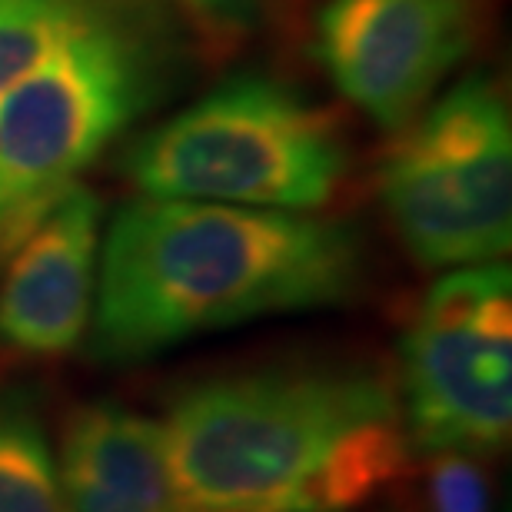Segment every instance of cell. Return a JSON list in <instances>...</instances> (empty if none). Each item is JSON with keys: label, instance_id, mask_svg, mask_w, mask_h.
Returning <instances> with one entry per match:
<instances>
[{"label": "cell", "instance_id": "cell-12", "mask_svg": "<svg viewBox=\"0 0 512 512\" xmlns=\"http://www.w3.org/2000/svg\"><path fill=\"white\" fill-rule=\"evenodd\" d=\"M426 493L429 512H489V483L473 456L436 453Z\"/></svg>", "mask_w": 512, "mask_h": 512}, {"label": "cell", "instance_id": "cell-8", "mask_svg": "<svg viewBox=\"0 0 512 512\" xmlns=\"http://www.w3.org/2000/svg\"><path fill=\"white\" fill-rule=\"evenodd\" d=\"M104 203L74 183L7 256L0 273V346L30 360L74 353L94 320Z\"/></svg>", "mask_w": 512, "mask_h": 512}, {"label": "cell", "instance_id": "cell-4", "mask_svg": "<svg viewBox=\"0 0 512 512\" xmlns=\"http://www.w3.org/2000/svg\"><path fill=\"white\" fill-rule=\"evenodd\" d=\"M124 173L143 197L310 213L343 187L350 137L300 87L237 74L133 140Z\"/></svg>", "mask_w": 512, "mask_h": 512}, {"label": "cell", "instance_id": "cell-13", "mask_svg": "<svg viewBox=\"0 0 512 512\" xmlns=\"http://www.w3.org/2000/svg\"><path fill=\"white\" fill-rule=\"evenodd\" d=\"M183 14L213 37H240L260 24L263 0H177Z\"/></svg>", "mask_w": 512, "mask_h": 512}, {"label": "cell", "instance_id": "cell-6", "mask_svg": "<svg viewBox=\"0 0 512 512\" xmlns=\"http://www.w3.org/2000/svg\"><path fill=\"white\" fill-rule=\"evenodd\" d=\"M399 406L409 446L486 456L512 429V273L483 263L449 270L399 343Z\"/></svg>", "mask_w": 512, "mask_h": 512}, {"label": "cell", "instance_id": "cell-3", "mask_svg": "<svg viewBox=\"0 0 512 512\" xmlns=\"http://www.w3.org/2000/svg\"><path fill=\"white\" fill-rule=\"evenodd\" d=\"M183 17V7H167L70 37L0 97V263L80 173L183 84Z\"/></svg>", "mask_w": 512, "mask_h": 512}, {"label": "cell", "instance_id": "cell-5", "mask_svg": "<svg viewBox=\"0 0 512 512\" xmlns=\"http://www.w3.org/2000/svg\"><path fill=\"white\" fill-rule=\"evenodd\" d=\"M380 200L426 270L503 260L512 247V117L496 77L456 80L393 130Z\"/></svg>", "mask_w": 512, "mask_h": 512}, {"label": "cell", "instance_id": "cell-2", "mask_svg": "<svg viewBox=\"0 0 512 512\" xmlns=\"http://www.w3.org/2000/svg\"><path fill=\"white\" fill-rule=\"evenodd\" d=\"M160 426L177 512H353L413 456L396 386L346 363L213 376Z\"/></svg>", "mask_w": 512, "mask_h": 512}, {"label": "cell", "instance_id": "cell-10", "mask_svg": "<svg viewBox=\"0 0 512 512\" xmlns=\"http://www.w3.org/2000/svg\"><path fill=\"white\" fill-rule=\"evenodd\" d=\"M167 7L180 4L177 0H0V97L64 40Z\"/></svg>", "mask_w": 512, "mask_h": 512}, {"label": "cell", "instance_id": "cell-7", "mask_svg": "<svg viewBox=\"0 0 512 512\" xmlns=\"http://www.w3.org/2000/svg\"><path fill=\"white\" fill-rule=\"evenodd\" d=\"M476 27L473 0H326L313 57L360 114L393 133L469 57Z\"/></svg>", "mask_w": 512, "mask_h": 512}, {"label": "cell", "instance_id": "cell-11", "mask_svg": "<svg viewBox=\"0 0 512 512\" xmlns=\"http://www.w3.org/2000/svg\"><path fill=\"white\" fill-rule=\"evenodd\" d=\"M0 512H64L44 419L20 389H0Z\"/></svg>", "mask_w": 512, "mask_h": 512}, {"label": "cell", "instance_id": "cell-9", "mask_svg": "<svg viewBox=\"0 0 512 512\" xmlns=\"http://www.w3.org/2000/svg\"><path fill=\"white\" fill-rule=\"evenodd\" d=\"M57 476L64 512H177L160 419L110 399L67 416Z\"/></svg>", "mask_w": 512, "mask_h": 512}, {"label": "cell", "instance_id": "cell-1", "mask_svg": "<svg viewBox=\"0 0 512 512\" xmlns=\"http://www.w3.org/2000/svg\"><path fill=\"white\" fill-rule=\"evenodd\" d=\"M360 233L340 220L210 200L140 197L100 243L90 350L133 363L203 333L350 303Z\"/></svg>", "mask_w": 512, "mask_h": 512}]
</instances>
